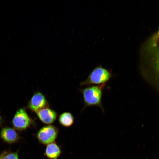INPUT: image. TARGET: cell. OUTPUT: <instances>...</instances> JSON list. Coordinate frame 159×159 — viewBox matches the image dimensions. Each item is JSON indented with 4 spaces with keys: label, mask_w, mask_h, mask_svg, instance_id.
I'll return each instance as SVG.
<instances>
[{
    "label": "cell",
    "mask_w": 159,
    "mask_h": 159,
    "mask_svg": "<svg viewBox=\"0 0 159 159\" xmlns=\"http://www.w3.org/2000/svg\"><path fill=\"white\" fill-rule=\"evenodd\" d=\"M106 87V84H104L92 85L80 89L84 104L82 111L87 107L94 106L100 107L102 112L104 113L102 100L103 90Z\"/></svg>",
    "instance_id": "obj_1"
},
{
    "label": "cell",
    "mask_w": 159,
    "mask_h": 159,
    "mask_svg": "<svg viewBox=\"0 0 159 159\" xmlns=\"http://www.w3.org/2000/svg\"><path fill=\"white\" fill-rule=\"evenodd\" d=\"M113 76L111 71L100 65L93 69L90 73L87 79L81 82L80 85L83 86L105 84Z\"/></svg>",
    "instance_id": "obj_2"
},
{
    "label": "cell",
    "mask_w": 159,
    "mask_h": 159,
    "mask_svg": "<svg viewBox=\"0 0 159 159\" xmlns=\"http://www.w3.org/2000/svg\"><path fill=\"white\" fill-rule=\"evenodd\" d=\"M33 123L32 119L28 115L25 110L22 108L17 110L11 121L13 128L19 131L26 130Z\"/></svg>",
    "instance_id": "obj_3"
},
{
    "label": "cell",
    "mask_w": 159,
    "mask_h": 159,
    "mask_svg": "<svg viewBox=\"0 0 159 159\" xmlns=\"http://www.w3.org/2000/svg\"><path fill=\"white\" fill-rule=\"evenodd\" d=\"M58 132V130L56 127L49 125L41 128L37 133L36 136L41 143L47 145L54 142Z\"/></svg>",
    "instance_id": "obj_4"
},
{
    "label": "cell",
    "mask_w": 159,
    "mask_h": 159,
    "mask_svg": "<svg viewBox=\"0 0 159 159\" xmlns=\"http://www.w3.org/2000/svg\"><path fill=\"white\" fill-rule=\"evenodd\" d=\"M27 107L31 111L36 112L49 106L45 96L41 92H38L34 94L29 101Z\"/></svg>",
    "instance_id": "obj_5"
},
{
    "label": "cell",
    "mask_w": 159,
    "mask_h": 159,
    "mask_svg": "<svg viewBox=\"0 0 159 159\" xmlns=\"http://www.w3.org/2000/svg\"><path fill=\"white\" fill-rule=\"evenodd\" d=\"M0 137L3 141L9 144L17 143L20 138L16 130L8 126L1 129L0 131Z\"/></svg>",
    "instance_id": "obj_6"
},
{
    "label": "cell",
    "mask_w": 159,
    "mask_h": 159,
    "mask_svg": "<svg viewBox=\"0 0 159 159\" xmlns=\"http://www.w3.org/2000/svg\"><path fill=\"white\" fill-rule=\"evenodd\" d=\"M39 119L43 123L48 125L53 123L56 120L57 114L53 110L47 107L36 112Z\"/></svg>",
    "instance_id": "obj_7"
},
{
    "label": "cell",
    "mask_w": 159,
    "mask_h": 159,
    "mask_svg": "<svg viewBox=\"0 0 159 159\" xmlns=\"http://www.w3.org/2000/svg\"><path fill=\"white\" fill-rule=\"evenodd\" d=\"M61 153L60 147L56 143L53 142L47 145L44 155L49 159H57Z\"/></svg>",
    "instance_id": "obj_8"
},
{
    "label": "cell",
    "mask_w": 159,
    "mask_h": 159,
    "mask_svg": "<svg viewBox=\"0 0 159 159\" xmlns=\"http://www.w3.org/2000/svg\"><path fill=\"white\" fill-rule=\"evenodd\" d=\"M58 120L60 124L62 126L69 127L73 124L74 117L70 112H65L59 116Z\"/></svg>",
    "instance_id": "obj_9"
},
{
    "label": "cell",
    "mask_w": 159,
    "mask_h": 159,
    "mask_svg": "<svg viewBox=\"0 0 159 159\" xmlns=\"http://www.w3.org/2000/svg\"><path fill=\"white\" fill-rule=\"evenodd\" d=\"M3 155L2 159H19V150L12 152L9 150L3 151Z\"/></svg>",
    "instance_id": "obj_10"
},
{
    "label": "cell",
    "mask_w": 159,
    "mask_h": 159,
    "mask_svg": "<svg viewBox=\"0 0 159 159\" xmlns=\"http://www.w3.org/2000/svg\"><path fill=\"white\" fill-rule=\"evenodd\" d=\"M3 155V152H2L0 154V159H2Z\"/></svg>",
    "instance_id": "obj_11"
},
{
    "label": "cell",
    "mask_w": 159,
    "mask_h": 159,
    "mask_svg": "<svg viewBox=\"0 0 159 159\" xmlns=\"http://www.w3.org/2000/svg\"><path fill=\"white\" fill-rule=\"evenodd\" d=\"M2 122V119L0 115V126L1 125Z\"/></svg>",
    "instance_id": "obj_12"
},
{
    "label": "cell",
    "mask_w": 159,
    "mask_h": 159,
    "mask_svg": "<svg viewBox=\"0 0 159 159\" xmlns=\"http://www.w3.org/2000/svg\"><path fill=\"white\" fill-rule=\"evenodd\" d=\"M158 69H159V57L158 60Z\"/></svg>",
    "instance_id": "obj_13"
},
{
    "label": "cell",
    "mask_w": 159,
    "mask_h": 159,
    "mask_svg": "<svg viewBox=\"0 0 159 159\" xmlns=\"http://www.w3.org/2000/svg\"><path fill=\"white\" fill-rule=\"evenodd\" d=\"M158 38L159 40V29L158 30Z\"/></svg>",
    "instance_id": "obj_14"
}]
</instances>
